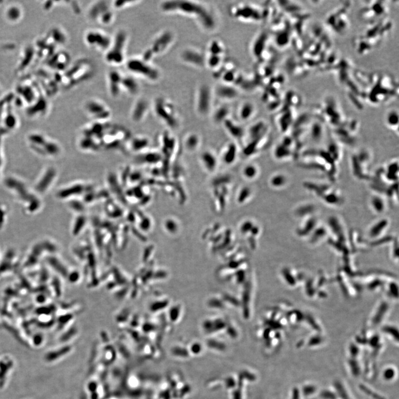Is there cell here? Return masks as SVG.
<instances>
[{
	"mask_svg": "<svg viewBox=\"0 0 399 399\" xmlns=\"http://www.w3.org/2000/svg\"><path fill=\"white\" fill-rule=\"evenodd\" d=\"M267 39L268 35L265 32H261L254 39L251 47V52L254 58L262 59V57L266 49Z\"/></svg>",
	"mask_w": 399,
	"mask_h": 399,
	"instance_id": "cell-17",
	"label": "cell"
},
{
	"mask_svg": "<svg viewBox=\"0 0 399 399\" xmlns=\"http://www.w3.org/2000/svg\"><path fill=\"white\" fill-rule=\"evenodd\" d=\"M141 1H126V0H116L111 2V7L115 11L116 10H124L127 8H129L133 6L134 5H137Z\"/></svg>",
	"mask_w": 399,
	"mask_h": 399,
	"instance_id": "cell-25",
	"label": "cell"
},
{
	"mask_svg": "<svg viewBox=\"0 0 399 399\" xmlns=\"http://www.w3.org/2000/svg\"><path fill=\"white\" fill-rule=\"evenodd\" d=\"M180 59L184 64L198 69L206 67L205 53L195 47L189 46L182 49Z\"/></svg>",
	"mask_w": 399,
	"mask_h": 399,
	"instance_id": "cell-11",
	"label": "cell"
},
{
	"mask_svg": "<svg viewBox=\"0 0 399 399\" xmlns=\"http://www.w3.org/2000/svg\"><path fill=\"white\" fill-rule=\"evenodd\" d=\"M230 107L223 104L220 106H218L216 109L214 113V119L216 122H221L227 119L228 115L230 113Z\"/></svg>",
	"mask_w": 399,
	"mask_h": 399,
	"instance_id": "cell-22",
	"label": "cell"
},
{
	"mask_svg": "<svg viewBox=\"0 0 399 399\" xmlns=\"http://www.w3.org/2000/svg\"><path fill=\"white\" fill-rule=\"evenodd\" d=\"M292 395V398L291 399H302L303 398L301 392H300V389L299 387L295 388L293 390Z\"/></svg>",
	"mask_w": 399,
	"mask_h": 399,
	"instance_id": "cell-29",
	"label": "cell"
},
{
	"mask_svg": "<svg viewBox=\"0 0 399 399\" xmlns=\"http://www.w3.org/2000/svg\"><path fill=\"white\" fill-rule=\"evenodd\" d=\"M196 137L194 136H191L190 139L189 140V144L190 146H191L190 147H194V145H196L197 143V141H196Z\"/></svg>",
	"mask_w": 399,
	"mask_h": 399,
	"instance_id": "cell-30",
	"label": "cell"
},
{
	"mask_svg": "<svg viewBox=\"0 0 399 399\" xmlns=\"http://www.w3.org/2000/svg\"><path fill=\"white\" fill-rule=\"evenodd\" d=\"M319 397L321 399H339L336 391L333 389H325L319 392Z\"/></svg>",
	"mask_w": 399,
	"mask_h": 399,
	"instance_id": "cell-26",
	"label": "cell"
},
{
	"mask_svg": "<svg viewBox=\"0 0 399 399\" xmlns=\"http://www.w3.org/2000/svg\"><path fill=\"white\" fill-rule=\"evenodd\" d=\"M129 42L128 32L119 29L113 37L109 49L104 53L105 63L113 67L123 65L126 59V51Z\"/></svg>",
	"mask_w": 399,
	"mask_h": 399,
	"instance_id": "cell-3",
	"label": "cell"
},
{
	"mask_svg": "<svg viewBox=\"0 0 399 399\" xmlns=\"http://www.w3.org/2000/svg\"><path fill=\"white\" fill-rule=\"evenodd\" d=\"M83 40L90 49L104 53L111 44L112 37L102 29L92 28L85 32Z\"/></svg>",
	"mask_w": 399,
	"mask_h": 399,
	"instance_id": "cell-8",
	"label": "cell"
},
{
	"mask_svg": "<svg viewBox=\"0 0 399 399\" xmlns=\"http://www.w3.org/2000/svg\"><path fill=\"white\" fill-rule=\"evenodd\" d=\"M300 390L303 397L306 398H310L313 396L318 392V387L312 383H307L303 385L300 388Z\"/></svg>",
	"mask_w": 399,
	"mask_h": 399,
	"instance_id": "cell-24",
	"label": "cell"
},
{
	"mask_svg": "<svg viewBox=\"0 0 399 399\" xmlns=\"http://www.w3.org/2000/svg\"><path fill=\"white\" fill-rule=\"evenodd\" d=\"M160 10L169 15H182L194 20L201 29L212 32L217 28L218 20L212 7L201 1L167 0L159 4Z\"/></svg>",
	"mask_w": 399,
	"mask_h": 399,
	"instance_id": "cell-1",
	"label": "cell"
},
{
	"mask_svg": "<svg viewBox=\"0 0 399 399\" xmlns=\"http://www.w3.org/2000/svg\"><path fill=\"white\" fill-rule=\"evenodd\" d=\"M203 160H205V162L206 164V165L208 166L209 168H210L212 169V168H213L215 165V158L213 156H212L210 154H205V155H203Z\"/></svg>",
	"mask_w": 399,
	"mask_h": 399,
	"instance_id": "cell-27",
	"label": "cell"
},
{
	"mask_svg": "<svg viewBox=\"0 0 399 399\" xmlns=\"http://www.w3.org/2000/svg\"><path fill=\"white\" fill-rule=\"evenodd\" d=\"M141 86L136 77L124 74L122 80V92L130 96H136L140 92Z\"/></svg>",
	"mask_w": 399,
	"mask_h": 399,
	"instance_id": "cell-16",
	"label": "cell"
},
{
	"mask_svg": "<svg viewBox=\"0 0 399 399\" xmlns=\"http://www.w3.org/2000/svg\"><path fill=\"white\" fill-rule=\"evenodd\" d=\"M226 52V47L223 42L218 39H213L208 44L206 54L225 58Z\"/></svg>",
	"mask_w": 399,
	"mask_h": 399,
	"instance_id": "cell-18",
	"label": "cell"
},
{
	"mask_svg": "<svg viewBox=\"0 0 399 399\" xmlns=\"http://www.w3.org/2000/svg\"><path fill=\"white\" fill-rule=\"evenodd\" d=\"M394 366H386L381 372V377L385 382H391L395 380L397 376V370Z\"/></svg>",
	"mask_w": 399,
	"mask_h": 399,
	"instance_id": "cell-21",
	"label": "cell"
},
{
	"mask_svg": "<svg viewBox=\"0 0 399 399\" xmlns=\"http://www.w3.org/2000/svg\"><path fill=\"white\" fill-rule=\"evenodd\" d=\"M333 387L338 394L339 399H353L350 395L348 390L340 381H336Z\"/></svg>",
	"mask_w": 399,
	"mask_h": 399,
	"instance_id": "cell-23",
	"label": "cell"
},
{
	"mask_svg": "<svg viewBox=\"0 0 399 399\" xmlns=\"http://www.w3.org/2000/svg\"><path fill=\"white\" fill-rule=\"evenodd\" d=\"M347 365L351 375L354 377H358L363 373L364 370L361 363L360 359L349 358Z\"/></svg>",
	"mask_w": 399,
	"mask_h": 399,
	"instance_id": "cell-20",
	"label": "cell"
},
{
	"mask_svg": "<svg viewBox=\"0 0 399 399\" xmlns=\"http://www.w3.org/2000/svg\"><path fill=\"white\" fill-rule=\"evenodd\" d=\"M111 8V3L109 1H95L90 5L87 10L88 18L90 21L97 23L101 17Z\"/></svg>",
	"mask_w": 399,
	"mask_h": 399,
	"instance_id": "cell-14",
	"label": "cell"
},
{
	"mask_svg": "<svg viewBox=\"0 0 399 399\" xmlns=\"http://www.w3.org/2000/svg\"><path fill=\"white\" fill-rule=\"evenodd\" d=\"M229 13L231 17L241 22L258 23L264 18V12L261 8L248 3L232 5Z\"/></svg>",
	"mask_w": 399,
	"mask_h": 399,
	"instance_id": "cell-7",
	"label": "cell"
},
{
	"mask_svg": "<svg viewBox=\"0 0 399 399\" xmlns=\"http://www.w3.org/2000/svg\"><path fill=\"white\" fill-rule=\"evenodd\" d=\"M152 106L156 115L162 121L171 126L177 124V108L170 99L162 96L156 97L152 101Z\"/></svg>",
	"mask_w": 399,
	"mask_h": 399,
	"instance_id": "cell-6",
	"label": "cell"
},
{
	"mask_svg": "<svg viewBox=\"0 0 399 399\" xmlns=\"http://www.w3.org/2000/svg\"><path fill=\"white\" fill-rule=\"evenodd\" d=\"M124 73L120 71L112 69L107 73L106 76V87L110 97L118 98L122 93V80Z\"/></svg>",
	"mask_w": 399,
	"mask_h": 399,
	"instance_id": "cell-12",
	"label": "cell"
},
{
	"mask_svg": "<svg viewBox=\"0 0 399 399\" xmlns=\"http://www.w3.org/2000/svg\"><path fill=\"white\" fill-rule=\"evenodd\" d=\"M244 173H245V175H246L247 177H252L254 176V175H256V168L253 167V166H247V167L246 168V169L244 170Z\"/></svg>",
	"mask_w": 399,
	"mask_h": 399,
	"instance_id": "cell-28",
	"label": "cell"
},
{
	"mask_svg": "<svg viewBox=\"0 0 399 399\" xmlns=\"http://www.w3.org/2000/svg\"><path fill=\"white\" fill-rule=\"evenodd\" d=\"M124 65L130 74L141 78L149 82H157L161 77L159 68L141 57H133L127 59Z\"/></svg>",
	"mask_w": 399,
	"mask_h": 399,
	"instance_id": "cell-5",
	"label": "cell"
},
{
	"mask_svg": "<svg viewBox=\"0 0 399 399\" xmlns=\"http://www.w3.org/2000/svg\"><path fill=\"white\" fill-rule=\"evenodd\" d=\"M96 72V67L91 59L85 57L80 58L66 73L64 82L67 87H74L92 79Z\"/></svg>",
	"mask_w": 399,
	"mask_h": 399,
	"instance_id": "cell-2",
	"label": "cell"
},
{
	"mask_svg": "<svg viewBox=\"0 0 399 399\" xmlns=\"http://www.w3.org/2000/svg\"><path fill=\"white\" fill-rule=\"evenodd\" d=\"M255 111L256 106L254 104L250 101H245L239 108V116L243 120H247L254 115Z\"/></svg>",
	"mask_w": 399,
	"mask_h": 399,
	"instance_id": "cell-19",
	"label": "cell"
},
{
	"mask_svg": "<svg viewBox=\"0 0 399 399\" xmlns=\"http://www.w3.org/2000/svg\"><path fill=\"white\" fill-rule=\"evenodd\" d=\"M149 108L150 103L147 99L144 98H139L132 107L131 111V118L135 121H141L147 115Z\"/></svg>",
	"mask_w": 399,
	"mask_h": 399,
	"instance_id": "cell-15",
	"label": "cell"
},
{
	"mask_svg": "<svg viewBox=\"0 0 399 399\" xmlns=\"http://www.w3.org/2000/svg\"><path fill=\"white\" fill-rule=\"evenodd\" d=\"M85 113L98 121L107 120L110 117L111 109L108 104L101 99L90 98L85 101L84 105Z\"/></svg>",
	"mask_w": 399,
	"mask_h": 399,
	"instance_id": "cell-10",
	"label": "cell"
},
{
	"mask_svg": "<svg viewBox=\"0 0 399 399\" xmlns=\"http://www.w3.org/2000/svg\"><path fill=\"white\" fill-rule=\"evenodd\" d=\"M215 97L223 102H230L237 99L239 95V89L235 85L221 83L213 88Z\"/></svg>",
	"mask_w": 399,
	"mask_h": 399,
	"instance_id": "cell-13",
	"label": "cell"
},
{
	"mask_svg": "<svg viewBox=\"0 0 399 399\" xmlns=\"http://www.w3.org/2000/svg\"><path fill=\"white\" fill-rule=\"evenodd\" d=\"M215 98L213 88L206 83L198 85L195 92V105L198 114L205 116L212 109Z\"/></svg>",
	"mask_w": 399,
	"mask_h": 399,
	"instance_id": "cell-9",
	"label": "cell"
},
{
	"mask_svg": "<svg viewBox=\"0 0 399 399\" xmlns=\"http://www.w3.org/2000/svg\"><path fill=\"white\" fill-rule=\"evenodd\" d=\"M175 40L174 32L170 29H164L154 38L141 57L145 61L152 62L155 58L167 52L174 45Z\"/></svg>",
	"mask_w": 399,
	"mask_h": 399,
	"instance_id": "cell-4",
	"label": "cell"
}]
</instances>
